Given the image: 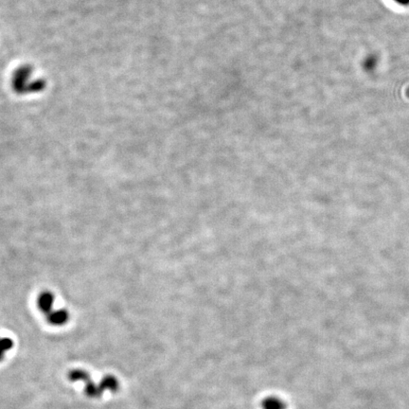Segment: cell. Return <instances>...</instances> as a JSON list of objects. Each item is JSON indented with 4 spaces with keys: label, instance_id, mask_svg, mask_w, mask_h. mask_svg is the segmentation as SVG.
<instances>
[{
    "label": "cell",
    "instance_id": "cell-1",
    "mask_svg": "<svg viewBox=\"0 0 409 409\" xmlns=\"http://www.w3.org/2000/svg\"><path fill=\"white\" fill-rule=\"evenodd\" d=\"M32 76V69L30 67H20L18 70L16 71L14 79H13V84L15 87V90L17 92H26L29 90L30 92V85L28 84V81L30 80Z\"/></svg>",
    "mask_w": 409,
    "mask_h": 409
},
{
    "label": "cell",
    "instance_id": "cell-2",
    "mask_svg": "<svg viewBox=\"0 0 409 409\" xmlns=\"http://www.w3.org/2000/svg\"><path fill=\"white\" fill-rule=\"evenodd\" d=\"M53 303H54V296L50 292H44L39 296L37 304L39 309L42 311L43 313L50 314L51 311H53Z\"/></svg>",
    "mask_w": 409,
    "mask_h": 409
},
{
    "label": "cell",
    "instance_id": "cell-3",
    "mask_svg": "<svg viewBox=\"0 0 409 409\" xmlns=\"http://www.w3.org/2000/svg\"><path fill=\"white\" fill-rule=\"evenodd\" d=\"M67 319L68 313L66 310H53L48 314V320L52 325H63L67 322Z\"/></svg>",
    "mask_w": 409,
    "mask_h": 409
},
{
    "label": "cell",
    "instance_id": "cell-4",
    "mask_svg": "<svg viewBox=\"0 0 409 409\" xmlns=\"http://www.w3.org/2000/svg\"><path fill=\"white\" fill-rule=\"evenodd\" d=\"M262 409H286L284 401L276 397H269L262 401Z\"/></svg>",
    "mask_w": 409,
    "mask_h": 409
},
{
    "label": "cell",
    "instance_id": "cell-5",
    "mask_svg": "<svg viewBox=\"0 0 409 409\" xmlns=\"http://www.w3.org/2000/svg\"><path fill=\"white\" fill-rule=\"evenodd\" d=\"M13 346V342L9 338H0V360L3 358V355L6 351H9Z\"/></svg>",
    "mask_w": 409,
    "mask_h": 409
},
{
    "label": "cell",
    "instance_id": "cell-6",
    "mask_svg": "<svg viewBox=\"0 0 409 409\" xmlns=\"http://www.w3.org/2000/svg\"><path fill=\"white\" fill-rule=\"evenodd\" d=\"M376 65V59L373 57V56H371V57H369V58L367 59V61H366V63H365V67L367 69H373L374 67H375Z\"/></svg>",
    "mask_w": 409,
    "mask_h": 409
},
{
    "label": "cell",
    "instance_id": "cell-7",
    "mask_svg": "<svg viewBox=\"0 0 409 409\" xmlns=\"http://www.w3.org/2000/svg\"><path fill=\"white\" fill-rule=\"evenodd\" d=\"M396 2H398V3H400L401 5H407L409 4V0H395Z\"/></svg>",
    "mask_w": 409,
    "mask_h": 409
}]
</instances>
